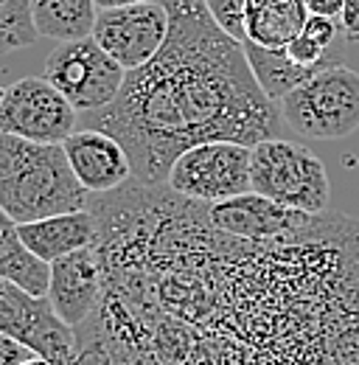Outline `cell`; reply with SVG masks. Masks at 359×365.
I'll return each mask as SVG.
<instances>
[{
	"mask_svg": "<svg viewBox=\"0 0 359 365\" xmlns=\"http://www.w3.org/2000/svg\"><path fill=\"white\" fill-rule=\"evenodd\" d=\"M110 365H359V220L278 239L214 228L166 182L90 194Z\"/></svg>",
	"mask_w": 359,
	"mask_h": 365,
	"instance_id": "1",
	"label": "cell"
},
{
	"mask_svg": "<svg viewBox=\"0 0 359 365\" xmlns=\"http://www.w3.org/2000/svg\"><path fill=\"white\" fill-rule=\"evenodd\" d=\"M169 37L160 53L130 71L118 96L82 113L88 130L113 135L135 180L163 185L182 152L211 140L256 146L283 138L286 121L256 82L244 46L214 20L205 0H163Z\"/></svg>",
	"mask_w": 359,
	"mask_h": 365,
	"instance_id": "2",
	"label": "cell"
},
{
	"mask_svg": "<svg viewBox=\"0 0 359 365\" xmlns=\"http://www.w3.org/2000/svg\"><path fill=\"white\" fill-rule=\"evenodd\" d=\"M90 191L76 180L62 143L0 133V208L14 222L85 211Z\"/></svg>",
	"mask_w": 359,
	"mask_h": 365,
	"instance_id": "3",
	"label": "cell"
},
{
	"mask_svg": "<svg viewBox=\"0 0 359 365\" xmlns=\"http://www.w3.org/2000/svg\"><path fill=\"white\" fill-rule=\"evenodd\" d=\"M289 130L314 140H343L359 130V73L331 62L281 104Z\"/></svg>",
	"mask_w": 359,
	"mask_h": 365,
	"instance_id": "4",
	"label": "cell"
},
{
	"mask_svg": "<svg viewBox=\"0 0 359 365\" xmlns=\"http://www.w3.org/2000/svg\"><path fill=\"white\" fill-rule=\"evenodd\" d=\"M250 182L253 191L303 214L328 211V172L312 149L298 140L267 138L256 143L250 158Z\"/></svg>",
	"mask_w": 359,
	"mask_h": 365,
	"instance_id": "5",
	"label": "cell"
},
{
	"mask_svg": "<svg viewBox=\"0 0 359 365\" xmlns=\"http://www.w3.org/2000/svg\"><path fill=\"white\" fill-rule=\"evenodd\" d=\"M250 158H253V146L244 143H233V140L199 143L175 160L166 185L177 191L180 197L202 205L224 202L253 191Z\"/></svg>",
	"mask_w": 359,
	"mask_h": 365,
	"instance_id": "6",
	"label": "cell"
},
{
	"mask_svg": "<svg viewBox=\"0 0 359 365\" xmlns=\"http://www.w3.org/2000/svg\"><path fill=\"white\" fill-rule=\"evenodd\" d=\"M45 79L62 93L76 113L107 107L127 82V71L93 37L59 43L45 56Z\"/></svg>",
	"mask_w": 359,
	"mask_h": 365,
	"instance_id": "7",
	"label": "cell"
},
{
	"mask_svg": "<svg viewBox=\"0 0 359 365\" xmlns=\"http://www.w3.org/2000/svg\"><path fill=\"white\" fill-rule=\"evenodd\" d=\"M0 331L28 346L53 365H76V331L59 318L48 298L0 278Z\"/></svg>",
	"mask_w": 359,
	"mask_h": 365,
	"instance_id": "8",
	"label": "cell"
},
{
	"mask_svg": "<svg viewBox=\"0 0 359 365\" xmlns=\"http://www.w3.org/2000/svg\"><path fill=\"white\" fill-rule=\"evenodd\" d=\"M76 121L73 104L45 76H26L9 85L0 104V133L37 143H62L76 133Z\"/></svg>",
	"mask_w": 359,
	"mask_h": 365,
	"instance_id": "9",
	"label": "cell"
},
{
	"mask_svg": "<svg viewBox=\"0 0 359 365\" xmlns=\"http://www.w3.org/2000/svg\"><path fill=\"white\" fill-rule=\"evenodd\" d=\"M169 37V9L163 0L98 9L93 40L127 73L152 62Z\"/></svg>",
	"mask_w": 359,
	"mask_h": 365,
	"instance_id": "10",
	"label": "cell"
},
{
	"mask_svg": "<svg viewBox=\"0 0 359 365\" xmlns=\"http://www.w3.org/2000/svg\"><path fill=\"white\" fill-rule=\"evenodd\" d=\"M314 214L281 205L259 191L239 194L233 200L208 205V220L214 228L239 239H278L306 228Z\"/></svg>",
	"mask_w": 359,
	"mask_h": 365,
	"instance_id": "11",
	"label": "cell"
},
{
	"mask_svg": "<svg viewBox=\"0 0 359 365\" xmlns=\"http://www.w3.org/2000/svg\"><path fill=\"white\" fill-rule=\"evenodd\" d=\"M101 289L104 278L95 247H85L51 262V281L45 298L71 329L95 315L101 304Z\"/></svg>",
	"mask_w": 359,
	"mask_h": 365,
	"instance_id": "12",
	"label": "cell"
},
{
	"mask_svg": "<svg viewBox=\"0 0 359 365\" xmlns=\"http://www.w3.org/2000/svg\"><path fill=\"white\" fill-rule=\"evenodd\" d=\"M62 149L68 155V163H71L76 180L82 182L90 194H110L135 178L127 149L101 130L82 127L62 140Z\"/></svg>",
	"mask_w": 359,
	"mask_h": 365,
	"instance_id": "13",
	"label": "cell"
},
{
	"mask_svg": "<svg viewBox=\"0 0 359 365\" xmlns=\"http://www.w3.org/2000/svg\"><path fill=\"white\" fill-rule=\"evenodd\" d=\"M20 236L26 242V247L40 256L43 262H56L62 256H71L76 250L95 247L98 242V222L93 217V211H71V214H56V217H45L37 222H23Z\"/></svg>",
	"mask_w": 359,
	"mask_h": 365,
	"instance_id": "14",
	"label": "cell"
},
{
	"mask_svg": "<svg viewBox=\"0 0 359 365\" xmlns=\"http://www.w3.org/2000/svg\"><path fill=\"white\" fill-rule=\"evenodd\" d=\"M309 9L303 0H247L244 43L286 48L306 26Z\"/></svg>",
	"mask_w": 359,
	"mask_h": 365,
	"instance_id": "15",
	"label": "cell"
},
{
	"mask_svg": "<svg viewBox=\"0 0 359 365\" xmlns=\"http://www.w3.org/2000/svg\"><path fill=\"white\" fill-rule=\"evenodd\" d=\"M0 278L28 289L31 295H48V281H51V264L34 256L23 236L20 222H14L3 208H0Z\"/></svg>",
	"mask_w": 359,
	"mask_h": 365,
	"instance_id": "16",
	"label": "cell"
},
{
	"mask_svg": "<svg viewBox=\"0 0 359 365\" xmlns=\"http://www.w3.org/2000/svg\"><path fill=\"white\" fill-rule=\"evenodd\" d=\"M31 14L37 34L56 40V43H73L93 37L98 3L95 0H31Z\"/></svg>",
	"mask_w": 359,
	"mask_h": 365,
	"instance_id": "17",
	"label": "cell"
},
{
	"mask_svg": "<svg viewBox=\"0 0 359 365\" xmlns=\"http://www.w3.org/2000/svg\"><path fill=\"white\" fill-rule=\"evenodd\" d=\"M241 46H244V53H247V62H250V71H253L256 82L261 85L264 96L275 104H281L295 88H301L317 71H323V68L295 65L286 56L283 48H264L256 46V43H241Z\"/></svg>",
	"mask_w": 359,
	"mask_h": 365,
	"instance_id": "18",
	"label": "cell"
},
{
	"mask_svg": "<svg viewBox=\"0 0 359 365\" xmlns=\"http://www.w3.org/2000/svg\"><path fill=\"white\" fill-rule=\"evenodd\" d=\"M40 40L31 0H0V56L23 51Z\"/></svg>",
	"mask_w": 359,
	"mask_h": 365,
	"instance_id": "19",
	"label": "cell"
},
{
	"mask_svg": "<svg viewBox=\"0 0 359 365\" xmlns=\"http://www.w3.org/2000/svg\"><path fill=\"white\" fill-rule=\"evenodd\" d=\"M214 20L222 26V31H227L233 40L244 43V11H247V0H205Z\"/></svg>",
	"mask_w": 359,
	"mask_h": 365,
	"instance_id": "20",
	"label": "cell"
},
{
	"mask_svg": "<svg viewBox=\"0 0 359 365\" xmlns=\"http://www.w3.org/2000/svg\"><path fill=\"white\" fill-rule=\"evenodd\" d=\"M283 51H286V56H289L295 65H301V68H326V65H331V62H340V59H334L331 51L317 46V43L309 40L303 31H301L289 46L283 48Z\"/></svg>",
	"mask_w": 359,
	"mask_h": 365,
	"instance_id": "21",
	"label": "cell"
},
{
	"mask_svg": "<svg viewBox=\"0 0 359 365\" xmlns=\"http://www.w3.org/2000/svg\"><path fill=\"white\" fill-rule=\"evenodd\" d=\"M340 23H337V17H323V14H309V20H306V26H303V34L314 40L317 46H323L326 51H331L334 46V40H337V34H340Z\"/></svg>",
	"mask_w": 359,
	"mask_h": 365,
	"instance_id": "22",
	"label": "cell"
},
{
	"mask_svg": "<svg viewBox=\"0 0 359 365\" xmlns=\"http://www.w3.org/2000/svg\"><path fill=\"white\" fill-rule=\"evenodd\" d=\"M31 354L34 351L28 346H23L20 340H14V337H9V334L0 331V365H20L26 357H31Z\"/></svg>",
	"mask_w": 359,
	"mask_h": 365,
	"instance_id": "23",
	"label": "cell"
},
{
	"mask_svg": "<svg viewBox=\"0 0 359 365\" xmlns=\"http://www.w3.org/2000/svg\"><path fill=\"white\" fill-rule=\"evenodd\" d=\"M340 26L351 43H359V0H345L343 14H340Z\"/></svg>",
	"mask_w": 359,
	"mask_h": 365,
	"instance_id": "24",
	"label": "cell"
},
{
	"mask_svg": "<svg viewBox=\"0 0 359 365\" xmlns=\"http://www.w3.org/2000/svg\"><path fill=\"white\" fill-rule=\"evenodd\" d=\"M303 3H306L309 14L337 17V20H340V14H343V6H345V0H303Z\"/></svg>",
	"mask_w": 359,
	"mask_h": 365,
	"instance_id": "25",
	"label": "cell"
},
{
	"mask_svg": "<svg viewBox=\"0 0 359 365\" xmlns=\"http://www.w3.org/2000/svg\"><path fill=\"white\" fill-rule=\"evenodd\" d=\"M98 9H118V6H132V3H149V0H95Z\"/></svg>",
	"mask_w": 359,
	"mask_h": 365,
	"instance_id": "26",
	"label": "cell"
},
{
	"mask_svg": "<svg viewBox=\"0 0 359 365\" xmlns=\"http://www.w3.org/2000/svg\"><path fill=\"white\" fill-rule=\"evenodd\" d=\"M20 365H53V363H48L45 357H40V354H31V357H26Z\"/></svg>",
	"mask_w": 359,
	"mask_h": 365,
	"instance_id": "27",
	"label": "cell"
},
{
	"mask_svg": "<svg viewBox=\"0 0 359 365\" xmlns=\"http://www.w3.org/2000/svg\"><path fill=\"white\" fill-rule=\"evenodd\" d=\"M3 96H6V88H0V104H3Z\"/></svg>",
	"mask_w": 359,
	"mask_h": 365,
	"instance_id": "28",
	"label": "cell"
}]
</instances>
